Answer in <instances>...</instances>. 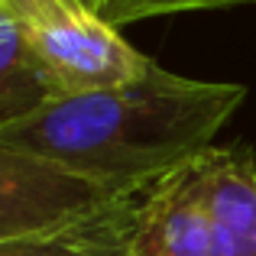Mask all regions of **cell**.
Segmentation results:
<instances>
[{"mask_svg": "<svg viewBox=\"0 0 256 256\" xmlns=\"http://www.w3.org/2000/svg\"><path fill=\"white\" fill-rule=\"evenodd\" d=\"M146 192L150 188L126 194L110 208L98 211L94 218H84L62 230L6 240L0 244V256H130L133 230H136Z\"/></svg>", "mask_w": 256, "mask_h": 256, "instance_id": "cell-6", "label": "cell"}, {"mask_svg": "<svg viewBox=\"0 0 256 256\" xmlns=\"http://www.w3.org/2000/svg\"><path fill=\"white\" fill-rule=\"evenodd\" d=\"M194 185L230 256H256V162L244 143L192 159Z\"/></svg>", "mask_w": 256, "mask_h": 256, "instance_id": "cell-5", "label": "cell"}, {"mask_svg": "<svg viewBox=\"0 0 256 256\" xmlns=\"http://www.w3.org/2000/svg\"><path fill=\"white\" fill-rule=\"evenodd\" d=\"M58 94L56 78L39 62L16 20L0 6V130L30 117Z\"/></svg>", "mask_w": 256, "mask_h": 256, "instance_id": "cell-7", "label": "cell"}, {"mask_svg": "<svg viewBox=\"0 0 256 256\" xmlns=\"http://www.w3.org/2000/svg\"><path fill=\"white\" fill-rule=\"evenodd\" d=\"M0 6L16 20L62 94L124 84L152 65L94 13L91 0H0Z\"/></svg>", "mask_w": 256, "mask_h": 256, "instance_id": "cell-2", "label": "cell"}, {"mask_svg": "<svg viewBox=\"0 0 256 256\" xmlns=\"http://www.w3.org/2000/svg\"><path fill=\"white\" fill-rule=\"evenodd\" d=\"M130 256H230L198 194L192 162L146 192Z\"/></svg>", "mask_w": 256, "mask_h": 256, "instance_id": "cell-4", "label": "cell"}, {"mask_svg": "<svg viewBox=\"0 0 256 256\" xmlns=\"http://www.w3.org/2000/svg\"><path fill=\"white\" fill-rule=\"evenodd\" d=\"M133 192L100 185L36 152L0 143V244L62 230L68 224L94 218Z\"/></svg>", "mask_w": 256, "mask_h": 256, "instance_id": "cell-3", "label": "cell"}, {"mask_svg": "<svg viewBox=\"0 0 256 256\" xmlns=\"http://www.w3.org/2000/svg\"><path fill=\"white\" fill-rule=\"evenodd\" d=\"M246 98L244 84L159 68L94 91L58 94L0 130V143L110 188H150L204 150Z\"/></svg>", "mask_w": 256, "mask_h": 256, "instance_id": "cell-1", "label": "cell"}, {"mask_svg": "<svg viewBox=\"0 0 256 256\" xmlns=\"http://www.w3.org/2000/svg\"><path fill=\"white\" fill-rule=\"evenodd\" d=\"M253 0H91L94 13L110 26L136 23L150 16H169V13H192V10H218V6H237Z\"/></svg>", "mask_w": 256, "mask_h": 256, "instance_id": "cell-8", "label": "cell"}]
</instances>
